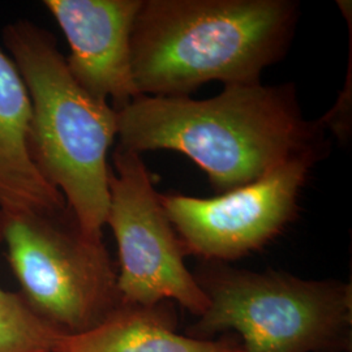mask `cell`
<instances>
[{
	"label": "cell",
	"mask_w": 352,
	"mask_h": 352,
	"mask_svg": "<svg viewBox=\"0 0 352 352\" xmlns=\"http://www.w3.org/2000/svg\"><path fill=\"white\" fill-rule=\"evenodd\" d=\"M116 126L119 146L182 153L219 195L330 151L327 128L304 118L294 84L227 85L208 100L140 96L116 111Z\"/></svg>",
	"instance_id": "1"
},
{
	"label": "cell",
	"mask_w": 352,
	"mask_h": 352,
	"mask_svg": "<svg viewBox=\"0 0 352 352\" xmlns=\"http://www.w3.org/2000/svg\"><path fill=\"white\" fill-rule=\"evenodd\" d=\"M295 0H142L131 34L141 96L189 97L210 81L256 84L295 37Z\"/></svg>",
	"instance_id": "2"
},
{
	"label": "cell",
	"mask_w": 352,
	"mask_h": 352,
	"mask_svg": "<svg viewBox=\"0 0 352 352\" xmlns=\"http://www.w3.org/2000/svg\"><path fill=\"white\" fill-rule=\"evenodd\" d=\"M1 36L30 98L32 161L63 195L82 232L102 239L110 204L107 154L116 138V111L76 82L49 30L20 19L4 26Z\"/></svg>",
	"instance_id": "3"
},
{
	"label": "cell",
	"mask_w": 352,
	"mask_h": 352,
	"mask_svg": "<svg viewBox=\"0 0 352 352\" xmlns=\"http://www.w3.org/2000/svg\"><path fill=\"white\" fill-rule=\"evenodd\" d=\"M193 277L209 308L189 337L210 340L235 331L243 352H351L350 283L256 273L218 261H204Z\"/></svg>",
	"instance_id": "4"
},
{
	"label": "cell",
	"mask_w": 352,
	"mask_h": 352,
	"mask_svg": "<svg viewBox=\"0 0 352 352\" xmlns=\"http://www.w3.org/2000/svg\"><path fill=\"white\" fill-rule=\"evenodd\" d=\"M0 243L34 315L64 336L98 327L122 304L118 273L102 239H91L68 208L0 209Z\"/></svg>",
	"instance_id": "5"
},
{
	"label": "cell",
	"mask_w": 352,
	"mask_h": 352,
	"mask_svg": "<svg viewBox=\"0 0 352 352\" xmlns=\"http://www.w3.org/2000/svg\"><path fill=\"white\" fill-rule=\"evenodd\" d=\"M106 225L119 250L122 302H179L201 317L209 299L184 263V247L167 218L141 154L116 146Z\"/></svg>",
	"instance_id": "6"
},
{
	"label": "cell",
	"mask_w": 352,
	"mask_h": 352,
	"mask_svg": "<svg viewBox=\"0 0 352 352\" xmlns=\"http://www.w3.org/2000/svg\"><path fill=\"white\" fill-rule=\"evenodd\" d=\"M325 158L305 155L261 179L212 199L160 195L186 253L227 263L258 251L291 223L312 168Z\"/></svg>",
	"instance_id": "7"
},
{
	"label": "cell",
	"mask_w": 352,
	"mask_h": 352,
	"mask_svg": "<svg viewBox=\"0 0 352 352\" xmlns=\"http://www.w3.org/2000/svg\"><path fill=\"white\" fill-rule=\"evenodd\" d=\"M142 0H45L71 54L67 67L93 98L115 111L140 97L132 74L131 34Z\"/></svg>",
	"instance_id": "8"
},
{
	"label": "cell",
	"mask_w": 352,
	"mask_h": 352,
	"mask_svg": "<svg viewBox=\"0 0 352 352\" xmlns=\"http://www.w3.org/2000/svg\"><path fill=\"white\" fill-rule=\"evenodd\" d=\"M32 104L12 59L0 50V209L58 210L63 195L49 184L29 151Z\"/></svg>",
	"instance_id": "9"
},
{
	"label": "cell",
	"mask_w": 352,
	"mask_h": 352,
	"mask_svg": "<svg viewBox=\"0 0 352 352\" xmlns=\"http://www.w3.org/2000/svg\"><path fill=\"white\" fill-rule=\"evenodd\" d=\"M174 302H122L98 327L64 336L52 352H243L239 340H199L175 331Z\"/></svg>",
	"instance_id": "10"
},
{
	"label": "cell",
	"mask_w": 352,
	"mask_h": 352,
	"mask_svg": "<svg viewBox=\"0 0 352 352\" xmlns=\"http://www.w3.org/2000/svg\"><path fill=\"white\" fill-rule=\"evenodd\" d=\"M63 337L34 315L19 292L0 287V352H52Z\"/></svg>",
	"instance_id": "11"
}]
</instances>
